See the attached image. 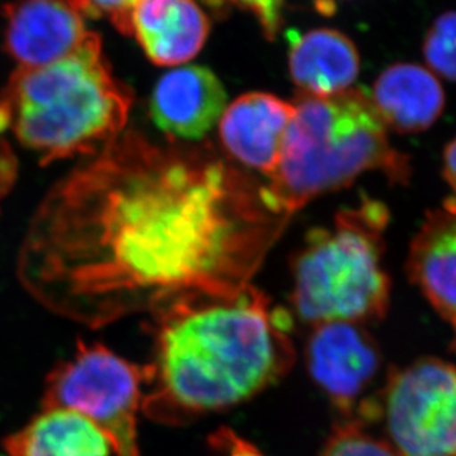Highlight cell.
<instances>
[{"mask_svg":"<svg viewBox=\"0 0 456 456\" xmlns=\"http://www.w3.org/2000/svg\"><path fill=\"white\" fill-rule=\"evenodd\" d=\"M289 220L210 143L159 145L125 130L49 191L18 278L52 314L105 327L251 284Z\"/></svg>","mask_w":456,"mask_h":456,"instance_id":"1","label":"cell"},{"mask_svg":"<svg viewBox=\"0 0 456 456\" xmlns=\"http://www.w3.org/2000/svg\"><path fill=\"white\" fill-rule=\"evenodd\" d=\"M289 314L253 284L188 294L151 314L142 412L181 426L248 401L296 362Z\"/></svg>","mask_w":456,"mask_h":456,"instance_id":"2","label":"cell"},{"mask_svg":"<svg viewBox=\"0 0 456 456\" xmlns=\"http://www.w3.org/2000/svg\"><path fill=\"white\" fill-rule=\"evenodd\" d=\"M134 94L112 73L100 36L36 69H21L0 95V132L13 134L44 166L96 155L126 130Z\"/></svg>","mask_w":456,"mask_h":456,"instance_id":"3","label":"cell"},{"mask_svg":"<svg viewBox=\"0 0 456 456\" xmlns=\"http://www.w3.org/2000/svg\"><path fill=\"white\" fill-rule=\"evenodd\" d=\"M275 172L265 197L291 217L310 201L347 188L363 173L381 172L406 183L411 164L393 147L370 94L359 87L334 95L298 94Z\"/></svg>","mask_w":456,"mask_h":456,"instance_id":"4","label":"cell"},{"mask_svg":"<svg viewBox=\"0 0 456 456\" xmlns=\"http://www.w3.org/2000/svg\"><path fill=\"white\" fill-rule=\"evenodd\" d=\"M387 207L365 199L341 210L331 226L310 231L293 260V305L309 325L384 318L390 278L384 269Z\"/></svg>","mask_w":456,"mask_h":456,"instance_id":"5","label":"cell"},{"mask_svg":"<svg viewBox=\"0 0 456 456\" xmlns=\"http://www.w3.org/2000/svg\"><path fill=\"white\" fill-rule=\"evenodd\" d=\"M145 370L100 343L80 341L45 383L42 409H71L102 428L118 456H142L138 418L142 412Z\"/></svg>","mask_w":456,"mask_h":456,"instance_id":"6","label":"cell"},{"mask_svg":"<svg viewBox=\"0 0 456 456\" xmlns=\"http://www.w3.org/2000/svg\"><path fill=\"white\" fill-rule=\"evenodd\" d=\"M375 421L402 456H456V366L426 357L390 370Z\"/></svg>","mask_w":456,"mask_h":456,"instance_id":"7","label":"cell"},{"mask_svg":"<svg viewBox=\"0 0 456 456\" xmlns=\"http://www.w3.org/2000/svg\"><path fill=\"white\" fill-rule=\"evenodd\" d=\"M305 362L310 375L330 401L350 419H377L379 397L368 395L383 370V356L365 325L346 321L312 327Z\"/></svg>","mask_w":456,"mask_h":456,"instance_id":"8","label":"cell"},{"mask_svg":"<svg viewBox=\"0 0 456 456\" xmlns=\"http://www.w3.org/2000/svg\"><path fill=\"white\" fill-rule=\"evenodd\" d=\"M4 46L21 69H36L77 51L92 31L71 0H18L2 9Z\"/></svg>","mask_w":456,"mask_h":456,"instance_id":"9","label":"cell"},{"mask_svg":"<svg viewBox=\"0 0 456 456\" xmlns=\"http://www.w3.org/2000/svg\"><path fill=\"white\" fill-rule=\"evenodd\" d=\"M294 111L293 102L272 94H246L224 110L220 142L231 159L269 177L280 163Z\"/></svg>","mask_w":456,"mask_h":456,"instance_id":"10","label":"cell"},{"mask_svg":"<svg viewBox=\"0 0 456 456\" xmlns=\"http://www.w3.org/2000/svg\"><path fill=\"white\" fill-rule=\"evenodd\" d=\"M228 94L211 69L188 65L164 74L155 85L150 111L168 138L199 141L224 116Z\"/></svg>","mask_w":456,"mask_h":456,"instance_id":"11","label":"cell"},{"mask_svg":"<svg viewBox=\"0 0 456 456\" xmlns=\"http://www.w3.org/2000/svg\"><path fill=\"white\" fill-rule=\"evenodd\" d=\"M210 33V21L195 0H134L130 36L154 64H185L199 55Z\"/></svg>","mask_w":456,"mask_h":456,"instance_id":"12","label":"cell"},{"mask_svg":"<svg viewBox=\"0 0 456 456\" xmlns=\"http://www.w3.org/2000/svg\"><path fill=\"white\" fill-rule=\"evenodd\" d=\"M409 278L437 314L456 323V197L428 211L412 240Z\"/></svg>","mask_w":456,"mask_h":456,"instance_id":"13","label":"cell"},{"mask_svg":"<svg viewBox=\"0 0 456 456\" xmlns=\"http://www.w3.org/2000/svg\"><path fill=\"white\" fill-rule=\"evenodd\" d=\"M370 96L384 126L397 134L430 129L446 103L437 76L426 67L409 62L384 69Z\"/></svg>","mask_w":456,"mask_h":456,"instance_id":"14","label":"cell"},{"mask_svg":"<svg viewBox=\"0 0 456 456\" xmlns=\"http://www.w3.org/2000/svg\"><path fill=\"white\" fill-rule=\"evenodd\" d=\"M289 69L300 94L327 96L354 86L361 56L354 42L338 30L314 28L289 35Z\"/></svg>","mask_w":456,"mask_h":456,"instance_id":"15","label":"cell"},{"mask_svg":"<svg viewBox=\"0 0 456 456\" xmlns=\"http://www.w3.org/2000/svg\"><path fill=\"white\" fill-rule=\"evenodd\" d=\"M8 456H118L110 436L71 409H42L4 440Z\"/></svg>","mask_w":456,"mask_h":456,"instance_id":"16","label":"cell"},{"mask_svg":"<svg viewBox=\"0 0 456 456\" xmlns=\"http://www.w3.org/2000/svg\"><path fill=\"white\" fill-rule=\"evenodd\" d=\"M322 456H402L384 436H375L366 422L349 419L336 427Z\"/></svg>","mask_w":456,"mask_h":456,"instance_id":"17","label":"cell"},{"mask_svg":"<svg viewBox=\"0 0 456 456\" xmlns=\"http://www.w3.org/2000/svg\"><path fill=\"white\" fill-rule=\"evenodd\" d=\"M422 53L433 74L456 82V11L440 15L427 31Z\"/></svg>","mask_w":456,"mask_h":456,"instance_id":"18","label":"cell"},{"mask_svg":"<svg viewBox=\"0 0 456 456\" xmlns=\"http://www.w3.org/2000/svg\"><path fill=\"white\" fill-rule=\"evenodd\" d=\"M211 6H222V4H233L238 8L253 13L262 27L263 33L267 39L273 40L278 35L282 22V6L284 0H204Z\"/></svg>","mask_w":456,"mask_h":456,"instance_id":"19","label":"cell"},{"mask_svg":"<svg viewBox=\"0 0 456 456\" xmlns=\"http://www.w3.org/2000/svg\"><path fill=\"white\" fill-rule=\"evenodd\" d=\"M85 18L107 15L117 30L130 36V9L134 0H71Z\"/></svg>","mask_w":456,"mask_h":456,"instance_id":"20","label":"cell"},{"mask_svg":"<svg viewBox=\"0 0 456 456\" xmlns=\"http://www.w3.org/2000/svg\"><path fill=\"white\" fill-rule=\"evenodd\" d=\"M208 442L213 456H263L248 440L229 428H219L210 436Z\"/></svg>","mask_w":456,"mask_h":456,"instance_id":"21","label":"cell"},{"mask_svg":"<svg viewBox=\"0 0 456 456\" xmlns=\"http://www.w3.org/2000/svg\"><path fill=\"white\" fill-rule=\"evenodd\" d=\"M18 163L9 143L0 139V203L17 179Z\"/></svg>","mask_w":456,"mask_h":456,"instance_id":"22","label":"cell"},{"mask_svg":"<svg viewBox=\"0 0 456 456\" xmlns=\"http://www.w3.org/2000/svg\"><path fill=\"white\" fill-rule=\"evenodd\" d=\"M444 176L456 197V138L449 143L444 154Z\"/></svg>","mask_w":456,"mask_h":456,"instance_id":"23","label":"cell"},{"mask_svg":"<svg viewBox=\"0 0 456 456\" xmlns=\"http://www.w3.org/2000/svg\"><path fill=\"white\" fill-rule=\"evenodd\" d=\"M453 330H455V336H453V340H452V350L456 354V323H455V325H453Z\"/></svg>","mask_w":456,"mask_h":456,"instance_id":"24","label":"cell"}]
</instances>
